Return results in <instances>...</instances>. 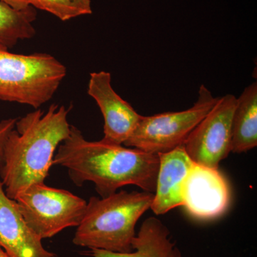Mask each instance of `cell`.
I'll return each instance as SVG.
<instances>
[{
    "label": "cell",
    "instance_id": "1",
    "mask_svg": "<svg viewBox=\"0 0 257 257\" xmlns=\"http://www.w3.org/2000/svg\"><path fill=\"white\" fill-rule=\"evenodd\" d=\"M52 165L67 169L76 185L93 182L96 192L104 198L126 185L155 194L160 157L102 140L88 141L78 128L71 125L69 136L57 148Z\"/></svg>",
    "mask_w": 257,
    "mask_h": 257
},
{
    "label": "cell",
    "instance_id": "2",
    "mask_svg": "<svg viewBox=\"0 0 257 257\" xmlns=\"http://www.w3.org/2000/svg\"><path fill=\"white\" fill-rule=\"evenodd\" d=\"M71 107L52 104L47 111L36 110L17 119L4 150L0 171L7 196L15 200L30 186L45 183L53 166L55 152L70 133Z\"/></svg>",
    "mask_w": 257,
    "mask_h": 257
},
{
    "label": "cell",
    "instance_id": "3",
    "mask_svg": "<svg viewBox=\"0 0 257 257\" xmlns=\"http://www.w3.org/2000/svg\"><path fill=\"white\" fill-rule=\"evenodd\" d=\"M153 199V193L124 190L106 197H91L73 243L90 249L131 252L135 226Z\"/></svg>",
    "mask_w": 257,
    "mask_h": 257
},
{
    "label": "cell",
    "instance_id": "4",
    "mask_svg": "<svg viewBox=\"0 0 257 257\" xmlns=\"http://www.w3.org/2000/svg\"><path fill=\"white\" fill-rule=\"evenodd\" d=\"M67 68L47 53L20 55L0 45V100L39 109L55 95Z\"/></svg>",
    "mask_w": 257,
    "mask_h": 257
},
{
    "label": "cell",
    "instance_id": "5",
    "mask_svg": "<svg viewBox=\"0 0 257 257\" xmlns=\"http://www.w3.org/2000/svg\"><path fill=\"white\" fill-rule=\"evenodd\" d=\"M219 97H214L201 85L194 105L180 111L143 116L133 135L124 143L126 147L160 155L183 146L194 128L212 109Z\"/></svg>",
    "mask_w": 257,
    "mask_h": 257
},
{
    "label": "cell",
    "instance_id": "6",
    "mask_svg": "<svg viewBox=\"0 0 257 257\" xmlns=\"http://www.w3.org/2000/svg\"><path fill=\"white\" fill-rule=\"evenodd\" d=\"M15 201L27 224L42 239L52 237L67 228L78 226L87 204L69 191L45 183L30 186Z\"/></svg>",
    "mask_w": 257,
    "mask_h": 257
},
{
    "label": "cell",
    "instance_id": "7",
    "mask_svg": "<svg viewBox=\"0 0 257 257\" xmlns=\"http://www.w3.org/2000/svg\"><path fill=\"white\" fill-rule=\"evenodd\" d=\"M236 97L228 94L219 97L212 109L194 128L183 147L197 165L218 169L231 152L232 118Z\"/></svg>",
    "mask_w": 257,
    "mask_h": 257
},
{
    "label": "cell",
    "instance_id": "8",
    "mask_svg": "<svg viewBox=\"0 0 257 257\" xmlns=\"http://www.w3.org/2000/svg\"><path fill=\"white\" fill-rule=\"evenodd\" d=\"M231 202L229 184L218 169L194 164L182 195V207L199 220H211L222 215Z\"/></svg>",
    "mask_w": 257,
    "mask_h": 257
},
{
    "label": "cell",
    "instance_id": "9",
    "mask_svg": "<svg viewBox=\"0 0 257 257\" xmlns=\"http://www.w3.org/2000/svg\"><path fill=\"white\" fill-rule=\"evenodd\" d=\"M111 82L109 72H92L87 93L95 100L104 117V138L101 140L122 145L133 135L142 115L115 92Z\"/></svg>",
    "mask_w": 257,
    "mask_h": 257
},
{
    "label": "cell",
    "instance_id": "10",
    "mask_svg": "<svg viewBox=\"0 0 257 257\" xmlns=\"http://www.w3.org/2000/svg\"><path fill=\"white\" fill-rule=\"evenodd\" d=\"M42 239L24 219L16 201L0 181V247L10 257H57L44 247Z\"/></svg>",
    "mask_w": 257,
    "mask_h": 257
},
{
    "label": "cell",
    "instance_id": "11",
    "mask_svg": "<svg viewBox=\"0 0 257 257\" xmlns=\"http://www.w3.org/2000/svg\"><path fill=\"white\" fill-rule=\"evenodd\" d=\"M160 167L156 191L150 209L162 215L178 207H182V195L186 180L194 165L184 147L160 154Z\"/></svg>",
    "mask_w": 257,
    "mask_h": 257
},
{
    "label": "cell",
    "instance_id": "12",
    "mask_svg": "<svg viewBox=\"0 0 257 257\" xmlns=\"http://www.w3.org/2000/svg\"><path fill=\"white\" fill-rule=\"evenodd\" d=\"M133 251L128 253H115L104 250L91 249L93 257H182V253L172 242L170 231L166 225L156 217L143 221L138 234L133 241Z\"/></svg>",
    "mask_w": 257,
    "mask_h": 257
},
{
    "label": "cell",
    "instance_id": "13",
    "mask_svg": "<svg viewBox=\"0 0 257 257\" xmlns=\"http://www.w3.org/2000/svg\"><path fill=\"white\" fill-rule=\"evenodd\" d=\"M257 146V83L247 86L236 97L232 118L231 152L242 153Z\"/></svg>",
    "mask_w": 257,
    "mask_h": 257
},
{
    "label": "cell",
    "instance_id": "14",
    "mask_svg": "<svg viewBox=\"0 0 257 257\" xmlns=\"http://www.w3.org/2000/svg\"><path fill=\"white\" fill-rule=\"evenodd\" d=\"M36 18L37 11L33 7L17 10L0 2V45L10 50L19 41L35 37L33 23Z\"/></svg>",
    "mask_w": 257,
    "mask_h": 257
},
{
    "label": "cell",
    "instance_id": "15",
    "mask_svg": "<svg viewBox=\"0 0 257 257\" xmlns=\"http://www.w3.org/2000/svg\"><path fill=\"white\" fill-rule=\"evenodd\" d=\"M30 6L65 22L92 13L90 0H28Z\"/></svg>",
    "mask_w": 257,
    "mask_h": 257
},
{
    "label": "cell",
    "instance_id": "16",
    "mask_svg": "<svg viewBox=\"0 0 257 257\" xmlns=\"http://www.w3.org/2000/svg\"><path fill=\"white\" fill-rule=\"evenodd\" d=\"M17 119L10 118L0 121V171L4 166V150L5 143L10 134L15 128Z\"/></svg>",
    "mask_w": 257,
    "mask_h": 257
},
{
    "label": "cell",
    "instance_id": "17",
    "mask_svg": "<svg viewBox=\"0 0 257 257\" xmlns=\"http://www.w3.org/2000/svg\"><path fill=\"white\" fill-rule=\"evenodd\" d=\"M0 2L17 10H25L30 6L28 0H0Z\"/></svg>",
    "mask_w": 257,
    "mask_h": 257
},
{
    "label": "cell",
    "instance_id": "18",
    "mask_svg": "<svg viewBox=\"0 0 257 257\" xmlns=\"http://www.w3.org/2000/svg\"><path fill=\"white\" fill-rule=\"evenodd\" d=\"M0 257H10L9 255L1 247H0Z\"/></svg>",
    "mask_w": 257,
    "mask_h": 257
}]
</instances>
